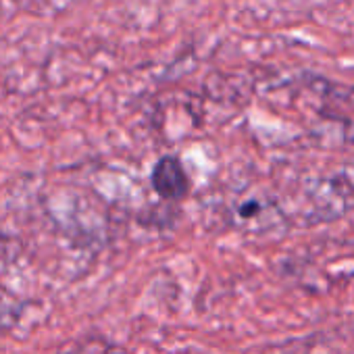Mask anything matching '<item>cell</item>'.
Here are the masks:
<instances>
[{
    "label": "cell",
    "mask_w": 354,
    "mask_h": 354,
    "mask_svg": "<svg viewBox=\"0 0 354 354\" xmlns=\"http://www.w3.org/2000/svg\"><path fill=\"white\" fill-rule=\"evenodd\" d=\"M152 186L167 201H180L188 194V175L180 160L165 156L152 169Z\"/></svg>",
    "instance_id": "obj_1"
}]
</instances>
